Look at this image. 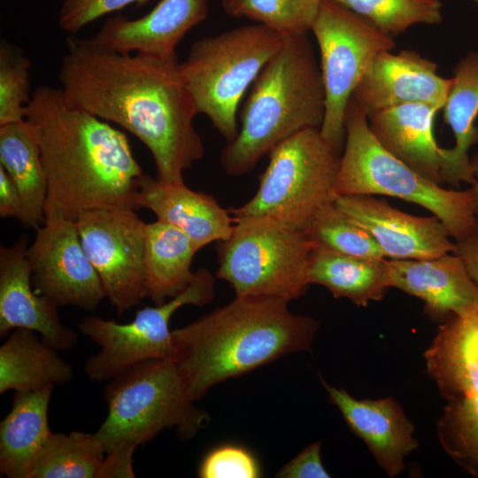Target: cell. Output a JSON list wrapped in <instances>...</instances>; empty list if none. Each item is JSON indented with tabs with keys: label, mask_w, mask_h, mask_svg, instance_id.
Here are the masks:
<instances>
[{
	"label": "cell",
	"mask_w": 478,
	"mask_h": 478,
	"mask_svg": "<svg viewBox=\"0 0 478 478\" xmlns=\"http://www.w3.org/2000/svg\"><path fill=\"white\" fill-rule=\"evenodd\" d=\"M110 381L104 389L107 415L95 432L106 453L123 445L137 447L165 428L189 440L209 420L171 358L139 362Z\"/></svg>",
	"instance_id": "6"
},
{
	"label": "cell",
	"mask_w": 478,
	"mask_h": 478,
	"mask_svg": "<svg viewBox=\"0 0 478 478\" xmlns=\"http://www.w3.org/2000/svg\"><path fill=\"white\" fill-rule=\"evenodd\" d=\"M454 253L462 258L471 278L478 287V234L463 242L456 243Z\"/></svg>",
	"instance_id": "40"
},
{
	"label": "cell",
	"mask_w": 478,
	"mask_h": 478,
	"mask_svg": "<svg viewBox=\"0 0 478 478\" xmlns=\"http://www.w3.org/2000/svg\"><path fill=\"white\" fill-rule=\"evenodd\" d=\"M325 102L320 66L307 34L284 37L252 83L236 137L221 150L223 170L231 176L246 174L291 135L320 128Z\"/></svg>",
	"instance_id": "4"
},
{
	"label": "cell",
	"mask_w": 478,
	"mask_h": 478,
	"mask_svg": "<svg viewBox=\"0 0 478 478\" xmlns=\"http://www.w3.org/2000/svg\"><path fill=\"white\" fill-rule=\"evenodd\" d=\"M54 386L15 392L12 408L0 423V473L31 478L36 459L52 433L48 409Z\"/></svg>",
	"instance_id": "23"
},
{
	"label": "cell",
	"mask_w": 478,
	"mask_h": 478,
	"mask_svg": "<svg viewBox=\"0 0 478 478\" xmlns=\"http://www.w3.org/2000/svg\"><path fill=\"white\" fill-rule=\"evenodd\" d=\"M478 4V0H474Z\"/></svg>",
	"instance_id": "42"
},
{
	"label": "cell",
	"mask_w": 478,
	"mask_h": 478,
	"mask_svg": "<svg viewBox=\"0 0 478 478\" xmlns=\"http://www.w3.org/2000/svg\"><path fill=\"white\" fill-rule=\"evenodd\" d=\"M82 247L118 314L147 297L145 223L128 207H105L75 220Z\"/></svg>",
	"instance_id": "12"
},
{
	"label": "cell",
	"mask_w": 478,
	"mask_h": 478,
	"mask_svg": "<svg viewBox=\"0 0 478 478\" xmlns=\"http://www.w3.org/2000/svg\"><path fill=\"white\" fill-rule=\"evenodd\" d=\"M137 208L151 211L157 220L171 224L192 241L199 251L212 242L230 236L235 222L213 196L195 191L184 181L169 182L145 174L142 177Z\"/></svg>",
	"instance_id": "20"
},
{
	"label": "cell",
	"mask_w": 478,
	"mask_h": 478,
	"mask_svg": "<svg viewBox=\"0 0 478 478\" xmlns=\"http://www.w3.org/2000/svg\"><path fill=\"white\" fill-rule=\"evenodd\" d=\"M437 434L452 459L478 476V395L448 401L437 423Z\"/></svg>",
	"instance_id": "31"
},
{
	"label": "cell",
	"mask_w": 478,
	"mask_h": 478,
	"mask_svg": "<svg viewBox=\"0 0 478 478\" xmlns=\"http://www.w3.org/2000/svg\"><path fill=\"white\" fill-rule=\"evenodd\" d=\"M136 446L123 445L106 453L97 478H133L132 460Z\"/></svg>",
	"instance_id": "38"
},
{
	"label": "cell",
	"mask_w": 478,
	"mask_h": 478,
	"mask_svg": "<svg viewBox=\"0 0 478 478\" xmlns=\"http://www.w3.org/2000/svg\"><path fill=\"white\" fill-rule=\"evenodd\" d=\"M364 17L384 34L393 36L416 24L442 21L439 0H331Z\"/></svg>",
	"instance_id": "33"
},
{
	"label": "cell",
	"mask_w": 478,
	"mask_h": 478,
	"mask_svg": "<svg viewBox=\"0 0 478 478\" xmlns=\"http://www.w3.org/2000/svg\"><path fill=\"white\" fill-rule=\"evenodd\" d=\"M20 212L19 190L5 170L0 166V215L2 218L19 219Z\"/></svg>",
	"instance_id": "39"
},
{
	"label": "cell",
	"mask_w": 478,
	"mask_h": 478,
	"mask_svg": "<svg viewBox=\"0 0 478 478\" xmlns=\"http://www.w3.org/2000/svg\"><path fill=\"white\" fill-rule=\"evenodd\" d=\"M34 289L57 306L95 310L106 297L102 281L89 259L75 221L46 220L27 247Z\"/></svg>",
	"instance_id": "13"
},
{
	"label": "cell",
	"mask_w": 478,
	"mask_h": 478,
	"mask_svg": "<svg viewBox=\"0 0 478 478\" xmlns=\"http://www.w3.org/2000/svg\"><path fill=\"white\" fill-rule=\"evenodd\" d=\"M66 103L111 121L150 150L157 179L183 181L204 145L193 126L198 113L177 57L116 51L95 37L66 38L59 70Z\"/></svg>",
	"instance_id": "1"
},
{
	"label": "cell",
	"mask_w": 478,
	"mask_h": 478,
	"mask_svg": "<svg viewBox=\"0 0 478 478\" xmlns=\"http://www.w3.org/2000/svg\"><path fill=\"white\" fill-rule=\"evenodd\" d=\"M472 165L474 168L475 181L471 185V189L474 193L475 213L478 216V155L472 161Z\"/></svg>",
	"instance_id": "41"
},
{
	"label": "cell",
	"mask_w": 478,
	"mask_h": 478,
	"mask_svg": "<svg viewBox=\"0 0 478 478\" xmlns=\"http://www.w3.org/2000/svg\"><path fill=\"white\" fill-rule=\"evenodd\" d=\"M198 250L178 227L157 220L145 223L144 266L147 297L161 305L191 282L193 258Z\"/></svg>",
	"instance_id": "27"
},
{
	"label": "cell",
	"mask_w": 478,
	"mask_h": 478,
	"mask_svg": "<svg viewBox=\"0 0 478 478\" xmlns=\"http://www.w3.org/2000/svg\"><path fill=\"white\" fill-rule=\"evenodd\" d=\"M0 166L19 190L18 220L36 230L45 222L47 179L36 135L27 120L0 126Z\"/></svg>",
	"instance_id": "25"
},
{
	"label": "cell",
	"mask_w": 478,
	"mask_h": 478,
	"mask_svg": "<svg viewBox=\"0 0 478 478\" xmlns=\"http://www.w3.org/2000/svg\"><path fill=\"white\" fill-rule=\"evenodd\" d=\"M283 41L263 25L243 26L197 40L180 63L198 113L209 118L227 143L238 134L237 109L246 89Z\"/></svg>",
	"instance_id": "7"
},
{
	"label": "cell",
	"mask_w": 478,
	"mask_h": 478,
	"mask_svg": "<svg viewBox=\"0 0 478 478\" xmlns=\"http://www.w3.org/2000/svg\"><path fill=\"white\" fill-rule=\"evenodd\" d=\"M305 232L318 246L328 250L357 257L385 258L374 238L349 219L334 201L316 213Z\"/></svg>",
	"instance_id": "32"
},
{
	"label": "cell",
	"mask_w": 478,
	"mask_h": 478,
	"mask_svg": "<svg viewBox=\"0 0 478 478\" xmlns=\"http://www.w3.org/2000/svg\"><path fill=\"white\" fill-rule=\"evenodd\" d=\"M150 0H63L58 14L59 27L75 34L100 17L129 4L142 5Z\"/></svg>",
	"instance_id": "36"
},
{
	"label": "cell",
	"mask_w": 478,
	"mask_h": 478,
	"mask_svg": "<svg viewBox=\"0 0 478 478\" xmlns=\"http://www.w3.org/2000/svg\"><path fill=\"white\" fill-rule=\"evenodd\" d=\"M73 378V366L35 331L16 328L0 347V394L37 391Z\"/></svg>",
	"instance_id": "26"
},
{
	"label": "cell",
	"mask_w": 478,
	"mask_h": 478,
	"mask_svg": "<svg viewBox=\"0 0 478 478\" xmlns=\"http://www.w3.org/2000/svg\"><path fill=\"white\" fill-rule=\"evenodd\" d=\"M320 442L304 448L295 458L282 466L275 474L279 478H329L320 459Z\"/></svg>",
	"instance_id": "37"
},
{
	"label": "cell",
	"mask_w": 478,
	"mask_h": 478,
	"mask_svg": "<svg viewBox=\"0 0 478 478\" xmlns=\"http://www.w3.org/2000/svg\"><path fill=\"white\" fill-rule=\"evenodd\" d=\"M214 284L211 272L200 267L181 293L161 305L137 311L129 323L120 324L98 316L81 320L78 324L80 332L100 347L86 361L87 376L94 382L110 381L139 362L171 358L172 316L184 305H208L214 297Z\"/></svg>",
	"instance_id": "11"
},
{
	"label": "cell",
	"mask_w": 478,
	"mask_h": 478,
	"mask_svg": "<svg viewBox=\"0 0 478 478\" xmlns=\"http://www.w3.org/2000/svg\"><path fill=\"white\" fill-rule=\"evenodd\" d=\"M444 121L451 127L455 145L446 149L443 181L473 185L474 168L469 158L471 146L478 142V52H470L454 68L452 83L443 106Z\"/></svg>",
	"instance_id": "24"
},
{
	"label": "cell",
	"mask_w": 478,
	"mask_h": 478,
	"mask_svg": "<svg viewBox=\"0 0 478 478\" xmlns=\"http://www.w3.org/2000/svg\"><path fill=\"white\" fill-rule=\"evenodd\" d=\"M261 474L255 456L247 449L234 444L212 449L198 467L201 478H258Z\"/></svg>",
	"instance_id": "35"
},
{
	"label": "cell",
	"mask_w": 478,
	"mask_h": 478,
	"mask_svg": "<svg viewBox=\"0 0 478 478\" xmlns=\"http://www.w3.org/2000/svg\"><path fill=\"white\" fill-rule=\"evenodd\" d=\"M329 401L335 405L351 430L361 438L375 461L389 477L405 468V458L419 446L414 426L393 397L357 399L343 389L320 378Z\"/></svg>",
	"instance_id": "17"
},
{
	"label": "cell",
	"mask_w": 478,
	"mask_h": 478,
	"mask_svg": "<svg viewBox=\"0 0 478 478\" xmlns=\"http://www.w3.org/2000/svg\"><path fill=\"white\" fill-rule=\"evenodd\" d=\"M106 452L96 433H51L31 478H97Z\"/></svg>",
	"instance_id": "29"
},
{
	"label": "cell",
	"mask_w": 478,
	"mask_h": 478,
	"mask_svg": "<svg viewBox=\"0 0 478 478\" xmlns=\"http://www.w3.org/2000/svg\"><path fill=\"white\" fill-rule=\"evenodd\" d=\"M207 12L208 0H161L141 18L118 14L107 19L94 37L119 52L173 58L178 43Z\"/></svg>",
	"instance_id": "19"
},
{
	"label": "cell",
	"mask_w": 478,
	"mask_h": 478,
	"mask_svg": "<svg viewBox=\"0 0 478 478\" xmlns=\"http://www.w3.org/2000/svg\"><path fill=\"white\" fill-rule=\"evenodd\" d=\"M334 202L374 238L385 258L428 259L456 251L447 227L435 215L413 216L373 195L336 196Z\"/></svg>",
	"instance_id": "14"
},
{
	"label": "cell",
	"mask_w": 478,
	"mask_h": 478,
	"mask_svg": "<svg viewBox=\"0 0 478 478\" xmlns=\"http://www.w3.org/2000/svg\"><path fill=\"white\" fill-rule=\"evenodd\" d=\"M320 51L325 115L320 128L338 152L345 139L344 120L352 93L375 57L395 42L364 17L343 4L321 0L312 25Z\"/></svg>",
	"instance_id": "10"
},
{
	"label": "cell",
	"mask_w": 478,
	"mask_h": 478,
	"mask_svg": "<svg viewBox=\"0 0 478 478\" xmlns=\"http://www.w3.org/2000/svg\"><path fill=\"white\" fill-rule=\"evenodd\" d=\"M230 236L218 242L216 277L237 297L299 298L307 290L318 244L305 231L264 217L233 218Z\"/></svg>",
	"instance_id": "8"
},
{
	"label": "cell",
	"mask_w": 478,
	"mask_h": 478,
	"mask_svg": "<svg viewBox=\"0 0 478 478\" xmlns=\"http://www.w3.org/2000/svg\"><path fill=\"white\" fill-rule=\"evenodd\" d=\"M452 83L437 65L412 50L378 54L354 89L351 101L367 117L411 103L443 109Z\"/></svg>",
	"instance_id": "15"
},
{
	"label": "cell",
	"mask_w": 478,
	"mask_h": 478,
	"mask_svg": "<svg viewBox=\"0 0 478 478\" xmlns=\"http://www.w3.org/2000/svg\"><path fill=\"white\" fill-rule=\"evenodd\" d=\"M26 120L36 135L47 179L45 220L75 221L105 207L138 210L144 173L123 132L69 106L60 89L50 86L34 91Z\"/></svg>",
	"instance_id": "2"
},
{
	"label": "cell",
	"mask_w": 478,
	"mask_h": 478,
	"mask_svg": "<svg viewBox=\"0 0 478 478\" xmlns=\"http://www.w3.org/2000/svg\"><path fill=\"white\" fill-rule=\"evenodd\" d=\"M321 0H222L224 11L246 18L283 37L311 30Z\"/></svg>",
	"instance_id": "30"
},
{
	"label": "cell",
	"mask_w": 478,
	"mask_h": 478,
	"mask_svg": "<svg viewBox=\"0 0 478 478\" xmlns=\"http://www.w3.org/2000/svg\"><path fill=\"white\" fill-rule=\"evenodd\" d=\"M27 242L22 235L14 244L0 247V335L26 328L39 333L54 349L67 351L78 335L62 323L58 306L34 289Z\"/></svg>",
	"instance_id": "16"
},
{
	"label": "cell",
	"mask_w": 478,
	"mask_h": 478,
	"mask_svg": "<svg viewBox=\"0 0 478 478\" xmlns=\"http://www.w3.org/2000/svg\"><path fill=\"white\" fill-rule=\"evenodd\" d=\"M390 288L420 298L436 318L478 314V287L456 253L428 259L387 260Z\"/></svg>",
	"instance_id": "18"
},
{
	"label": "cell",
	"mask_w": 478,
	"mask_h": 478,
	"mask_svg": "<svg viewBox=\"0 0 478 478\" xmlns=\"http://www.w3.org/2000/svg\"><path fill=\"white\" fill-rule=\"evenodd\" d=\"M31 63L17 46L0 45V126L26 120Z\"/></svg>",
	"instance_id": "34"
},
{
	"label": "cell",
	"mask_w": 478,
	"mask_h": 478,
	"mask_svg": "<svg viewBox=\"0 0 478 478\" xmlns=\"http://www.w3.org/2000/svg\"><path fill=\"white\" fill-rule=\"evenodd\" d=\"M367 120L350 100L335 196L398 197L419 204L439 218L456 243L478 234V216L472 189H445L423 177L380 144Z\"/></svg>",
	"instance_id": "5"
},
{
	"label": "cell",
	"mask_w": 478,
	"mask_h": 478,
	"mask_svg": "<svg viewBox=\"0 0 478 478\" xmlns=\"http://www.w3.org/2000/svg\"><path fill=\"white\" fill-rule=\"evenodd\" d=\"M424 358L428 375L447 401L478 395V314L445 320Z\"/></svg>",
	"instance_id": "22"
},
{
	"label": "cell",
	"mask_w": 478,
	"mask_h": 478,
	"mask_svg": "<svg viewBox=\"0 0 478 478\" xmlns=\"http://www.w3.org/2000/svg\"><path fill=\"white\" fill-rule=\"evenodd\" d=\"M286 300L237 297L172 330L173 355L195 400L214 385L287 354L308 350L319 322L293 313Z\"/></svg>",
	"instance_id": "3"
},
{
	"label": "cell",
	"mask_w": 478,
	"mask_h": 478,
	"mask_svg": "<svg viewBox=\"0 0 478 478\" xmlns=\"http://www.w3.org/2000/svg\"><path fill=\"white\" fill-rule=\"evenodd\" d=\"M256 194L229 210L233 218L264 217L305 231L335 198L340 152L320 128L304 129L273 149Z\"/></svg>",
	"instance_id": "9"
},
{
	"label": "cell",
	"mask_w": 478,
	"mask_h": 478,
	"mask_svg": "<svg viewBox=\"0 0 478 478\" xmlns=\"http://www.w3.org/2000/svg\"><path fill=\"white\" fill-rule=\"evenodd\" d=\"M436 106L411 103L377 112L369 127L380 144L428 180L441 184L446 149L436 143L434 119Z\"/></svg>",
	"instance_id": "21"
},
{
	"label": "cell",
	"mask_w": 478,
	"mask_h": 478,
	"mask_svg": "<svg viewBox=\"0 0 478 478\" xmlns=\"http://www.w3.org/2000/svg\"><path fill=\"white\" fill-rule=\"evenodd\" d=\"M309 282L321 285L335 297L347 298L358 306L382 299L390 288L385 258L357 257L320 246L312 256Z\"/></svg>",
	"instance_id": "28"
}]
</instances>
